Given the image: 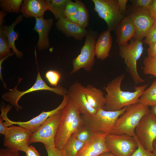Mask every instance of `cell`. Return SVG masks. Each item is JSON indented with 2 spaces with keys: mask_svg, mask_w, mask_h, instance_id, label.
Masks as SVG:
<instances>
[{
  "mask_svg": "<svg viewBox=\"0 0 156 156\" xmlns=\"http://www.w3.org/2000/svg\"><path fill=\"white\" fill-rule=\"evenodd\" d=\"M125 76L124 74L117 76L104 87L107 92L105 96V110L118 111L139 102V98L147 84L135 87V91L133 92L123 91L121 85Z\"/></svg>",
  "mask_w": 156,
  "mask_h": 156,
  "instance_id": "1",
  "label": "cell"
},
{
  "mask_svg": "<svg viewBox=\"0 0 156 156\" xmlns=\"http://www.w3.org/2000/svg\"><path fill=\"white\" fill-rule=\"evenodd\" d=\"M148 106L138 102L126 107L118 118L112 133L135 137V130L142 118L150 112Z\"/></svg>",
  "mask_w": 156,
  "mask_h": 156,
  "instance_id": "2",
  "label": "cell"
},
{
  "mask_svg": "<svg viewBox=\"0 0 156 156\" xmlns=\"http://www.w3.org/2000/svg\"><path fill=\"white\" fill-rule=\"evenodd\" d=\"M126 107L118 111L100 109L93 114H81L85 125L95 133H111L118 118L125 111Z\"/></svg>",
  "mask_w": 156,
  "mask_h": 156,
  "instance_id": "3",
  "label": "cell"
},
{
  "mask_svg": "<svg viewBox=\"0 0 156 156\" xmlns=\"http://www.w3.org/2000/svg\"><path fill=\"white\" fill-rule=\"evenodd\" d=\"M120 55L124 59L127 71L134 83L138 84L145 80L139 75L137 70V61L143 53L144 47L142 41L131 40L129 43L119 46Z\"/></svg>",
  "mask_w": 156,
  "mask_h": 156,
  "instance_id": "4",
  "label": "cell"
},
{
  "mask_svg": "<svg viewBox=\"0 0 156 156\" xmlns=\"http://www.w3.org/2000/svg\"><path fill=\"white\" fill-rule=\"evenodd\" d=\"M38 73L36 81L31 87L24 91H21L18 90L17 86L22 79V78H19L17 84L13 89H8V92L2 95V99L14 106L17 111H19L22 109V107L18 105V102L21 98L26 94L35 91L46 90L51 91L63 96L67 94L68 91L60 85H58L56 87H52L48 86L42 79L38 68Z\"/></svg>",
  "mask_w": 156,
  "mask_h": 156,
  "instance_id": "5",
  "label": "cell"
},
{
  "mask_svg": "<svg viewBox=\"0 0 156 156\" xmlns=\"http://www.w3.org/2000/svg\"><path fill=\"white\" fill-rule=\"evenodd\" d=\"M97 34L96 31L92 29L88 31L80 53L72 60L73 69L70 74L77 73L82 68L87 72L92 70L95 61V48Z\"/></svg>",
  "mask_w": 156,
  "mask_h": 156,
  "instance_id": "6",
  "label": "cell"
},
{
  "mask_svg": "<svg viewBox=\"0 0 156 156\" xmlns=\"http://www.w3.org/2000/svg\"><path fill=\"white\" fill-rule=\"evenodd\" d=\"M79 113L78 109L69 96L67 103L62 112L60 125L55 137L56 148L63 149L72 135V127L74 120Z\"/></svg>",
  "mask_w": 156,
  "mask_h": 156,
  "instance_id": "7",
  "label": "cell"
},
{
  "mask_svg": "<svg viewBox=\"0 0 156 156\" xmlns=\"http://www.w3.org/2000/svg\"><path fill=\"white\" fill-rule=\"evenodd\" d=\"M62 112L49 117L38 130L32 133L29 141V144L40 142L43 144L45 148L55 147V138Z\"/></svg>",
  "mask_w": 156,
  "mask_h": 156,
  "instance_id": "8",
  "label": "cell"
},
{
  "mask_svg": "<svg viewBox=\"0 0 156 156\" xmlns=\"http://www.w3.org/2000/svg\"><path fill=\"white\" fill-rule=\"evenodd\" d=\"M68 99L67 94L64 96L62 102L56 108L49 111H43L37 116L27 121L16 122L10 120L8 117V112L7 110H4L1 112L0 118L5 121L4 124L6 127L17 125L33 133L38 130L49 117L61 112L67 104Z\"/></svg>",
  "mask_w": 156,
  "mask_h": 156,
  "instance_id": "9",
  "label": "cell"
},
{
  "mask_svg": "<svg viewBox=\"0 0 156 156\" xmlns=\"http://www.w3.org/2000/svg\"><path fill=\"white\" fill-rule=\"evenodd\" d=\"M94 10L103 19L111 32L122 20L124 16L120 12L118 0H92Z\"/></svg>",
  "mask_w": 156,
  "mask_h": 156,
  "instance_id": "10",
  "label": "cell"
},
{
  "mask_svg": "<svg viewBox=\"0 0 156 156\" xmlns=\"http://www.w3.org/2000/svg\"><path fill=\"white\" fill-rule=\"evenodd\" d=\"M105 144L108 151L116 156H131L138 147L134 138L125 134L109 133Z\"/></svg>",
  "mask_w": 156,
  "mask_h": 156,
  "instance_id": "11",
  "label": "cell"
},
{
  "mask_svg": "<svg viewBox=\"0 0 156 156\" xmlns=\"http://www.w3.org/2000/svg\"><path fill=\"white\" fill-rule=\"evenodd\" d=\"M135 136L142 146L151 152L156 140V116L150 113L145 115L135 128Z\"/></svg>",
  "mask_w": 156,
  "mask_h": 156,
  "instance_id": "12",
  "label": "cell"
},
{
  "mask_svg": "<svg viewBox=\"0 0 156 156\" xmlns=\"http://www.w3.org/2000/svg\"><path fill=\"white\" fill-rule=\"evenodd\" d=\"M32 133L20 126H11L3 138V145L11 150L25 152L29 146V141Z\"/></svg>",
  "mask_w": 156,
  "mask_h": 156,
  "instance_id": "13",
  "label": "cell"
},
{
  "mask_svg": "<svg viewBox=\"0 0 156 156\" xmlns=\"http://www.w3.org/2000/svg\"><path fill=\"white\" fill-rule=\"evenodd\" d=\"M129 16L132 18L135 28L134 38L142 41L154 23V19L148 8H146L134 7Z\"/></svg>",
  "mask_w": 156,
  "mask_h": 156,
  "instance_id": "14",
  "label": "cell"
},
{
  "mask_svg": "<svg viewBox=\"0 0 156 156\" xmlns=\"http://www.w3.org/2000/svg\"><path fill=\"white\" fill-rule=\"evenodd\" d=\"M67 94L71 98L81 114H93L97 111L88 103L85 92V87L77 81L69 88Z\"/></svg>",
  "mask_w": 156,
  "mask_h": 156,
  "instance_id": "15",
  "label": "cell"
},
{
  "mask_svg": "<svg viewBox=\"0 0 156 156\" xmlns=\"http://www.w3.org/2000/svg\"><path fill=\"white\" fill-rule=\"evenodd\" d=\"M108 133H97L88 140L76 156H98L109 151L106 146L105 139Z\"/></svg>",
  "mask_w": 156,
  "mask_h": 156,
  "instance_id": "16",
  "label": "cell"
},
{
  "mask_svg": "<svg viewBox=\"0 0 156 156\" xmlns=\"http://www.w3.org/2000/svg\"><path fill=\"white\" fill-rule=\"evenodd\" d=\"M35 19L36 23L33 30L38 34L37 49L39 51L46 49L50 47L49 34L53 24V19L50 18L45 19L42 16Z\"/></svg>",
  "mask_w": 156,
  "mask_h": 156,
  "instance_id": "17",
  "label": "cell"
},
{
  "mask_svg": "<svg viewBox=\"0 0 156 156\" xmlns=\"http://www.w3.org/2000/svg\"><path fill=\"white\" fill-rule=\"evenodd\" d=\"M114 30L116 41L119 46L126 44L129 40L134 38L136 32L134 23L129 16L124 17Z\"/></svg>",
  "mask_w": 156,
  "mask_h": 156,
  "instance_id": "18",
  "label": "cell"
},
{
  "mask_svg": "<svg viewBox=\"0 0 156 156\" xmlns=\"http://www.w3.org/2000/svg\"><path fill=\"white\" fill-rule=\"evenodd\" d=\"M56 27L59 31L67 37H73L78 41L82 40L88 32L86 29L64 17L57 21L56 23Z\"/></svg>",
  "mask_w": 156,
  "mask_h": 156,
  "instance_id": "19",
  "label": "cell"
},
{
  "mask_svg": "<svg viewBox=\"0 0 156 156\" xmlns=\"http://www.w3.org/2000/svg\"><path fill=\"white\" fill-rule=\"evenodd\" d=\"M47 10V6L44 0H24L20 9V12L25 18H35L43 16Z\"/></svg>",
  "mask_w": 156,
  "mask_h": 156,
  "instance_id": "20",
  "label": "cell"
},
{
  "mask_svg": "<svg viewBox=\"0 0 156 156\" xmlns=\"http://www.w3.org/2000/svg\"><path fill=\"white\" fill-rule=\"evenodd\" d=\"M112 42L110 31L107 30L103 31L97 38L95 48L96 56L97 58L104 60L109 56Z\"/></svg>",
  "mask_w": 156,
  "mask_h": 156,
  "instance_id": "21",
  "label": "cell"
},
{
  "mask_svg": "<svg viewBox=\"0 0 156 156\" xmlns=\"http://www.w3.org/2000/svg\"><path fill=\"white\" fill-rule=\"evenodd\" d=\"M85 92L88 101L96 111L100 109L105 110L106 100L103 92L91 84L85 87Z\"/></svg>",
  "mask_w": 156,
  "mask_h": 156,
  "instance_id": "22",
  "label": "cell"
},
{
  "mask_svg": "<svg viewBox=\"0 0 156 156\" xmlns=\"http://www.w3.org/2000/svg\"><path fill=\"white\" fill-rule=\"evenodd\" d=\"M23 17L22 14L20 15L9 26L0 25V27L1 28L3 32L8 39L10 48L13 50L17 57L19 58H21L23 54L22 52L18 50L15 46V42L18 40L19 36L17 32L14 30V28L22 21Z\"/></svg>",
  "mask_w": 156,
  "mask_h": 156,
  "instance_id": "23",
  "label": "cell"
},
{
  "mask_svg": "<svg viewBox=\"0 0 156 156\" xmlns=\"http://www.w3.org/2000/svg\"><path fill=\"white\" fill-rule=\"evenodd\" d=\"M48 10L51 11L58 20L64 17L66 6L70 0H45Z\"/></svg>",
  "mask_w": 156,
  "mask_h": 156,
  "instance_id": "24",
  "label": "cell"
},
{
  "mask_svg": "<svg viewBox=\"0 0 156 156\" xmlns=\"http://www.w3.org/2000/svg\"><path fill=\"white\" fill-rule=\"evenodd\" d=\"M139 102L148 106L156 105V79L149 87L144 91Z\"/></svg>",
  "mask_w": 156,
  "mask_h": 156,
  "instance_id": "25",
  "label": "cell"
},
{
  "mask_svg": "<svg viewBox=\"0 0 156 156\" xmlns=\"http://www.w3.org/2000/svg\"><path fill=\"white\" fill-rule=\"evenodd\" d=\"M86 142L80 141L71 135L65 144L63 149L66 154L76 156L79 151Z\"/></svg>",
  "mask_w": 156,
  "mask_h": 156,
  "instance_id": "26",
  "label": "cell"
},
{
  "mask_svg": "<svg viewBox=\"0 0 156 156\" xmlns=\"http://www.w3.org/2000/svg\"><path fill=\"white\" fill-rule=\"evenodd\" d=\"M23 1L22 0H0L2 11L6 13H18Z\"/></svg>",
  "mask_w": 156,
  "mask_h": 156,
  "instance_id": "27",
  "label": "cell"
},
{
  "mask_svg": "<svg viewBox=\"0 0 156 156\" xmlns=\"http://www.w3.org/2000/svg\"><path fill=\"white\" fill-rule=\"evenodd\" d=\"M75 2L78 8L80 13V19L78 25L86 29L88 25L89 15L88 11L83 3L79 0H76Z\"/></svg>",
  "mask_w": 156,
  "mask_h": 156,
  "instance_id": "28",
  "label": "cell"
},
{
  "mask_svg": "<svg viewBox=\"0 0 156 156\" xmlns=\"http://www.w3.org/2000/svg\"><path fill=\"white\" fill-rule=\"evenodd\" d=\"M95 133L85 124L81 128L73 133L72 135L80 141L86 142Z\"/></svg>",
  "mask_w": 156,
  "mask_h": 156,
  "instance_id": "29",
  "label": "cell"
},
{
  "mask_svg": "<svg viewBox=\"0 0 156 156\" xmlns=\"http://www.w3.org/2000/svg\"><path fill=\"white\" fill-rule=\"evenodd\" d=\"M143 71L145 75H151L156 77V58L145 57L143 61Z\"/></svg>",
  "mask_w": 156,
  "mask_h": 156,
  "instance_id": "30",
  "label": "cell"
},
{
  "mask_svg": "<svg viewBox=\"0 0 156 156\" xmlns=\"http://www.w3.org/2000/svg\"><path fill=\"white\" fill-rule=\"evenodd\" d=\"M10 49L8 39L0 27V58L10 54L11 53Z\"/></svg>",
  "mask_w": 156,
  "mask_h": 156,
  "instance_id": "31",
  "label": "cell"
},
{
  "mask_svg": "<svg viewBox=\"0 0 156 156\" xmlns=\"http://www.w3.org/2000/svg\"><path fill=\"white\" fill-rule=\"evenodd\" d=\"M45 76L50 85L53 87H56L60 80V74L55 70H49L45 73Z\"/></svg>",
  "mask_w": 156,
  "mask_h": 156,
  "instance_id": "32",
  "label": "cell"
},
{
  "mask_svg": "<svg viewBox=\"0 0 156 156\" xmlns=\"http://www.w3.org/2000/svg\"><path fill=\"white\" fill-rule=\"evenodd\" d=\"M134 138L138 143V147L131 156H155L153 152L148 151L142 146L136 136Z\"/></svg>",
  "mask_w": 156,
  "mask_h": 156,
  "instance_id": "33",
  "label": "cell"
},
{
  "mask_svg": "<svg viewBox=\"0 0 156 156\" xmlns=\"http://www.w3.org/2000/svg\"><path fill=\"white\" fill-rule=\"evenodd\" d=\"M144 42L149 46L156 42V22L149 31Z\"/></svg>",
  "mask_w": 156,
  "mask_h": 156,
  "instance_id": "34",
  "label": "cell"
},
{
  "mask_svg": "<svg viewBox=\"0 0 156 156\" xmlns=\"http://www.w3.org/2000/svg\"><path fill=\"white\" fill-rule=\"evenodd\" d=\"M78 10V6L76 3L70 0L65 9L64 18H66L74 14Z\"/></svg>",
  "mask_w": 156,
  "mask_h": 156,
  "instance_id": "35",
  "label": "cell"
},
{
  "mask_svg": "<svg viewBox=\"0 0 156 156\" xmlns=\"http://www.w3.org/2000/svg\"><path fill=\"white\" fill-rule=\"evenodd\" d=\"M48 156H66V153L64 149H59L55 147L45 148Z\"/></svg>",
  "mask_w": 156,
  "mask_h": 156,
  "instance_id": "36",
  "label": "cell"
},
{
  "mask_svg": "<svg viewBox=\"0 0 156 156\" xmlns=\"http://www.w3.org/2000/svg\"><path fill=\"white\" fill-rule=\"evenodd\" d=\"M131 1L134 5V7L148 8L153 0H135Z\"/></svg>",
  "mask_w": 156,
  "mask_h": 156,
  "instance_id": "37",
  "label": "cell"
},
{
  "mask_svg": "<svg viewBox=\"0 0 156 156\" xmlns=\"http://www.w3.org/2000/svg\"><path fill=\"white\" fill-rule=\"evenodd\" d=\"M0 156H21L18 151L11 150L8 148L0 149Z\"/></svg>",
  "mask_w": 156,
  "mask_h": 156,
  "instance_id": "38",
  "label": "cell"
},
{
  "mask_svg": "<svg viewBox=\"0 0 156 156\" xmlns=\"http://www.w3.org/2000/svg\"><path fill=\"white\" fill-rule=\"evenodd\" d=\"M147 52L148 57L156 58V42L149 46Z\"/></svg>",
  "mask_w": 156,
  "mask_h": 156,
  "instance_id": "39",
  "label": "cell"
},
{
  "mask_svg": "<svg viewBox=\"0 0 156 156\" xmlns=\"http://www.w3.org/2000/svg\"><path fill=\"white\" fill-rule=\"evenodd\" d=\"M25 153L26 156H40L34 147L31 145L29 146Z\"/></svg>",
  "mask_w": 156,
  "mask_h": 156,
  "instance_id": "40",
  "label": "cell"
},
{
  "mask_svg": "<svg viewBox=\"0 0 156 156\" xmlns=\"http://www.w3.org/2000/svg\"><path fill=\"white\" fill-rule=\"evenodd\" d=\"M148 9L151 15L155 20L156 18V0H153Z\"/></svg>",
  "mask_w": 156,
  "mask_h": 156,
  "instance_id": "41",
  "label": "cell"
},
{
  "mask_svg": "<svg viewBox=\"0 0 156 156\" xmlns=\"http://www.w3.org/2000/svg\"><path fill=\"white\" fill-rule=\"evenodd\" d=\"M66 18L73 23L78 24L80 19V13L79 9L74 14Z\"/></svg>",
  "mask_w": 156,
  "mask_h": 156,
  "instance_id": "42",
  "label": "cell"
},
{
  "mask_svg": "<svg viewBox=\"0 0 156 156\" xmlns=\"http://www.w3.org/2000/svg\"><path fill=\"white\" fill-rule=\"evenodd\" d=\"M127 1V0H118L120 11L123 15L125 12Z\"/></svg>",
  "mask_w": 156,
  "mask_h": 156,
  "instance_id": "43",
  "label": "cell"
},
{
  "mask_svg": "<svg viewBox=\"0 0 156 156\" xmlns=\"http://www.w3.org/2000/svg\"><path fill=\"white\" fill-rule=\"evenodd\" d=\"M2 119L0 118V133L4 135L6 133L8 127L5 125Z\"/></svg>",
  "mask_w": 156,
  "mask_h": 156,
  "instance_id": "44",
  "label": "cell"
},
{
  "mask_svg": "<svg viewBox=\"0 0 156 156\" xmlns=\"http://www.w3.org/2000/svg\"><path fill=\"white\" fill-rule=\"evenodd\" d=\"M150 113L156 116V105L151 106Z\"/></svg>",
  "mask_w": 156,
  "mask_h": 156,
  "instance_id": "45",
  "label": "cell"
},
{
  "mask_svg": "<svg viewBox=\"0 0 156 156\" xmlns=\"http://www.w3.org/2000/svg\"><path fill=\"white\" fill-rule=\"evenodd\" d=\"M98 156H116L111 152L108 151L103 153Z\"/></svg>",
  "mask_w": 156,
  "mask_h": 156,
  "instance_id": "46",
  "label": "cell"
},
{
  "mask_svg": "<svg viewBox=\"0 0 156 156\" xmlns=\"http://www.w3.org/2000/svg\"><path fill=\"white\" fill-rule=\"evenodd\" d=\"M153 152L155 156H156V140H155L153 144Z\"/></svg>",
  "mask_w": 156,
  "mask_h": 156,
  "instance_id": "47",
  "label": "cell"
},
{
  "mask_svg": "<svg viewBox=\"0 0 156 156\" xmlns=\"http://www.w3.org/2000/svg\"><path fill=\"white\" fill-rule=\"evenodd\" d=\"M66 156H71L69 155L66 154Z\"/></svg>",
  "mask_w": 156,
  "mask_h": 156,
  "instance_id": "48",
  "label": "cell"
},
{
  "mask_svg": "<svg viewBox=\"0 0 156 156\" xmlns=\"http://www.w3.org/2000/svg\"><path fill=\"white\" fill-rule=\"evenodd\" d=\"M155 21L156 22V18H155Z\"/></svg>",
  "mask_w": 156,
  "mask_h": 156,
  "instance_id": "49",
  "label": "cell"
}]
</instances>
